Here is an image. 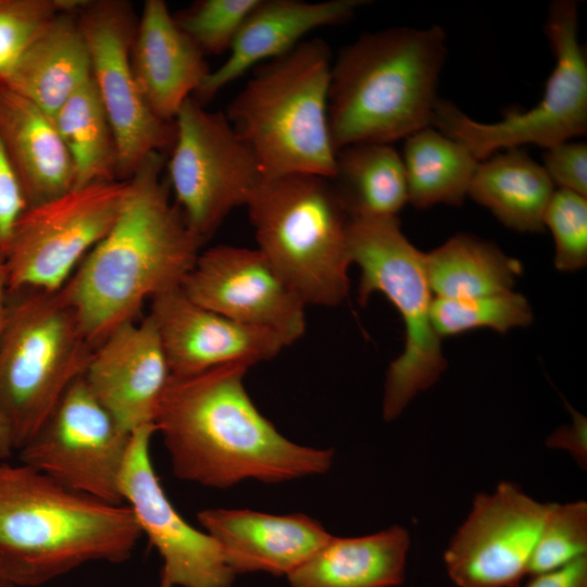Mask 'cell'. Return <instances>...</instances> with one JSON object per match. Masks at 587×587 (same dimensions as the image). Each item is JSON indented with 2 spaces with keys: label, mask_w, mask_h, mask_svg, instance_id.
Returning <instances> with one entry per match:
<instances>
[{
  "label": "cell",
  "mask_w": 587,
  "mask_h": 587,
  "mask_svg": "<svg viewBox=\"0 0 587 587\" xmlns=\"http://www.w3.org/2000/svg\"><path fill=\"white\" fill-rule=\"evenodd\" d=\"M249 367L230 363L171 375L154 425L177 478L227 488L245 479L282 483L330 469L333 450L294 442L261 414L243 384Z\"/></svg>",
  "instance_id": "6da1fadb"
},
{
  "label": "cell",
  "mask_w": 587,
  "mask_h": 587,
  "mask_svg": "<svg viewBox=\"0 0 587 587\" xmlns=\"http://www.w3.org/2000/svg\"><path fill=\"white\" fill-rule=\"evenodd\" d=\"M165 161L162 152L145 159L114 225L59 290L95 348L136 321L145 301L180 287L200 254L203 241L170 198Z\"/></svg>",
  "instance_id": "7a4b0ae2"
},
{
  "label": "cell",
  "mask_w": 587,
  "mask_h": 587,
  "mask_svg": "<svg viewBox=\"0 0 587 587\" xmlns=\"http://www.w3.org/2000/svg\"><path fill=\"white\" fill-rule=\"evenodd\" d=\"M142 534L132 509L0 460V573L35 587L95 561L122 563Z\"/></svg>",
  "instance_id": "3957f363"
},
{
  "label": "cell",
  "mask_w": 587,
  "mask_h": 587,
  "mask_svg": "<svg viewBox=\"0 0 587 587\" xmlns=\"http://www.w3.org/2000/svg\"><path fill=\"white\" fill-rule=\"evenodd\" d=\"M447 57L445 30L392 27L367 33L332 63L328 125L335 150L392 143L432 126Z\"/></svg>",
  "instance_id": "277c9868"
},
{
  "label": "cell",
  "mask_w": 587,
  "mask_h": 587,
  "mask_svg": "<svg viewBox=\"0 0 587 587\" xmlns=\"http://www.w3.org/2000/svg\"><path fill=\"white\" fill-rule=\"evenodd\" d=\"M332 63L323 39H305L254 67L228 105L225 115L264 177L334 176L336 150L327 115Z\"/></svg>",
  "instance_id": "5b68a950"
},
{
  "label": "cell",
  "mask_w": 587,
  "mask_h": 587,
  "mask_svg": "<svg viewBox=\"0 0 587 587\" xmlns=\"http://www.w3.org/2000/svg\"><path fill=\"white\" fill-rule=\"evenodd\" d=\"M246 207L257 249L304 305L346 299L350 215L329 177H263Z\"/></svg>",
  "instance_id": "8992f818"
},
{
  "label": "cell",
  "mask_w": 587,
  "mask_h": 587,
  "mask_svg": "<svg viewBox=\"0 0 587 587\" xmlns=\"http://www.w3.org/2000/svg\"><path fill=\"white\" fill-rule=\"evenodd\" d=\"M58 291L9 292L0 337V415L14 450L40 429L95 352Z\"/></svg>",
  "instance_id": "52a82bcc"
},
{
  "label": "cell",
  "mask_w": 587,
  "mask_h": 587,
  "mask_svg": "<svg viewBox=\"0 0 587 587\" xmlns=\"http://www.w3.org/2000/svg\"><path fill=\"white\" fill-rule=\"evenodd\" d=\"M348 241L351 263L361 270L359 303L364 305L372 294L380 292L404 324V349L389 364L384 385L383 417L390 422L447 367L441 339L430 317L435 297L424 252L403 234L398 216L350 217Z\"/></svg>",
  "instance_id": "ba28073f"
},
{
  "label": "cell",
  "mask_w": 587,
  "mask_h": 587,
  "mask_svg": "<svg viewBox=\"0 0 587 587\" xmlns=\"http://www.w3.org/2000/svg\"><path fill=\"white\" fill-rule=\"evenodd\" d=\"M545 34L555 57L541 100L528 110H511L495 123L478 122L448 100L437 99L432 126L482 161L532 143L551 148L587 133V58L578 40V9L573 0L549 7Z\"/></svg>",
  "instance_id": "9c48e42d"
},
{
  "label": "cell",
  "mask_w": 587,
  "mask_h": 587,
  "mask_svg": "<svg viewBox=\"0 0 587 587\" xmlns=\"http://www.w3.org/2000/svg\"><path fill=\"white\" fill-rule=\"evenodd\" d=\"M168 186L189 228L204 242L263 179L251 150L227 116L188 98L174 118Z\"/></svg>",
  "instance_id": "30bf717a"
},
{
  "label": "cell",
  "mask_w": 587,
  "mask_h": 587,
  "mask_svg": "<svg viewBox=\"0 0 587 587\" xmlns=\"http://www.w3.org/2000/svg\"><path fill=\"white\" fill-rule=\"evenodd\" d=\"M127 190V180L98 183L28 208L5 259L9 292L60 290L112 228Z\"/></svg>",
  "instance_id": "8fae6325"
},
{
  "label": "cell",
  "mask_w": 587,
  "mask_h": 587,
  "mask_svg": "<svg viewBox=\"0 0 587 587\" xmlns=\"http://www.w3.org/2000/svg\"><path fill=\"white\" fill-rule=\"evenodd\" d=\"M86 40L91 77L111 123L118 157V180H128L145 159L164 153L175 140V123L149 108L130 64L137 21L124 0H88L77 13Z\"/></svg>",
  "instance_id": "7c38bea8"
},
{
  "label": "cell",
  "mask_w": 587,
  "mask_h": 587,
  "mask_svg": "<svg viewBox=\"0 0 587 587\" xmlns=\"http://www.w3.org/2000/svg\"><path fill=\"white\" fill-rule=\"evenodd\" d=\"M130 434L98 401L83 375L18 450L20 459L68 489L121 504L118 482Z\"/></svg>",
  "instance_id": "4fadbf2b"
},
{
  "label": "cell",
  "mask_w": 587,
  "mask_h": 587,
  "mask_svg": "<svg viewBox=\"0 0 587 587\" xmlns=\"http://www.w3.org/2000/svg\"><path fill=\"white\" fill-rule=\"evenodd\" d=\"M549 507L510 482L476 495L444 553L450 579L458 587H519Z\"/></svg>",
  "instance_id": "5bb4252c"
},
{
  "label": "cell",
  "mask_w": 587,
  "mask_h": 587,
  "mask_svg": "<svg viewBox=\"0 0 587 587\" xmlns=\"http://www.w3.org/2000/svg\"><path fill=\"white\" fill-rule=\"evenodd\" d=\"M155 433L154 424L132 432L118 488L162 559L160 587H230L236 575L217 542L182 517L160 483L150 455Z\"/></svg>",
  "instance_id": "9a60e30c"
},
{
  "label": "cell",
  "mask_w": 587,
  "mask_h": 587,
  "mask_svg": "<svg viewBox=\"0 0 587 587\" xmlns=\"http://www.w3.org/2000/svg\"><path fill=\"white\" fill-rule=\"evenodd\" d=\"M180 289L210 311L275 333L285 346L305 332V305L258 249L221 245L200 252Z\"/></svg>",
  "instance_id": "2e32d148"
},
{
  "label": "cell",
  "mask_w": 587,
  "mask_h": 587,
  "mask_svg": "<svg viewBox=\"0 0 587 587\" xmlns=\"http://www.w3.org/2000/svg\"><path fill=\"white\" fill-rule=\"evenodd\" d=\"M148 315L172 376L196 375L230 363L252 366L273 359L286 347L268 329L234 322L199 305L180 287L152 298Z\"/></svg>",
  "instance_id": "e0dca14e"
},
{
  "label": "cell",
  "mask_w": 587,
  "mask_h": 587,
  "mask_svg": "<svg viewBox=\"0 0 587 587\" xmlns=\"http://www.w3.org/2000/svg\"><path fill=\"white\" fill-rule=\"evenodd\" d=\"M84 378L124 430L154 424L171 371L151 317L111 333L95 349Z\"/></svg>",
  "instance_id": "ac0fdd59"
},
{
  "label": "cell",
  "mask_w": 587,
  "mask_h": 587,
  "mask_svg": "<svg viewBox=\"0 0 587 587\" xmlns=\"http://www.w3.org/2000/svg\"><path fill=\"white\" fill-rule=\"evenodd\" d=\"M197 519L217 542L235 575L264 572L287 577L333 536L303 513L207 509L198 512Z\"/></svg>",
  "instance_id": "d6986e66"
},
{
  "label": "cell",
  "mask_w": 587,
  "mask_h": 587,
  "mask_svg": "<svg viewBox=\"0 0 587 587\" xmlns=\"http://www.w3.org/2000/svg\"><path fill=\"white\" fill-rule=\"evenodd\" d=\"M364 0H260L234 39L226 60L210 71L193 98L204 104L258 65L278 58L312 30L348 22Z\"/></svg>",
  "instance_id": "ffe728a7"
},
{
  "label": "cell",
  "mask_w": 587,
  "mask_h": 587,
  "mask_svg": "<svg viewBox=\"0 0 587 587\" xmlns=\"http://www.w3.org/2000/svg\"><path fill=\"white\" fill-rule=\"evenodd\" d=\"M130 64L151 111L173 122L210 73L205 55L180 29L163 0H147L130 47Z\"/></svg>",
  "instance_id": "44dd1931"
},
{
  "label": "cell",
  "mask_w": 587,
  "mask_h": 587,
  "mask_svg": "<svg viewBox=\"0 0 587 587\" xmlns=\"http://www.w3.org/2000/svg\"><path fill=\"white\" fill-rule=\"evenodd\" d=\"M0 137L28 208L74 189L73 162L52 118L9 87L0 89Z\"/></svg>",
  "instance_id": "7402d4cb"
},
{
  "label": "cell",
  "mask_w": 587,
  "mask_h": 587,
  "mask_svg": "<svg viewBox=\"0 0 587 587\" xmlns=\"http://www.w3.org/2000/svg\"><path fill=\"white\" fill-rule=\"evenodd\" d=\"M91 63L76 13L59 12L27 45L8 83L51 118L88 79Z\"/></svg>",
  "instance_id": "603a6c76"
},
{
  "label": "cell",
  "mask_w": 587,
  "mask_h": 587,
  "mask_svg": "<svg viewBox=\"0 0 587 587\" xmlns=\"http://www.w3.org/2000/svg\"><path fill=\"white\" fill-rule=\"evenodd\" d=\"M409 532L399 525L334 537L291 572L290 587H396L405 578Z\"/></svg>",
  "instance_id": "cb8c5ba5"
},
{
  "label": "cell",
  "mask_w": 587,
  "mask_h": 587,
  "mask_svg": "<svg viewBox=\"0 0 587 587\" xmlns=\"http://www.w3.org/2000/svg\"><path fill=\"white\" fill-rule=\"evenodd\" d=\"M554 185L541 164L522 148L499 151L478 162L469 195L519 233H541Z\"/></svg>",
  "instance_id": "d4e9b609"
},
{
  "label": "cell",
  "mask_w": 587,
  "mask_h": 587,
  "mask_svg": "<svg viewBox=\"0 0 587 587\" xmlns=\"http://www.w3.org/2000/svg\"><path fill=\"white\" fill-rule=\"evenodd\" d=\"M427 279L435 298L467 299L513 290L522 263L496 243L471 234H457L424 253Z\"/></svg>",
  "instance_id": "484cf974"
},
{
  "label": "cell",
  "mask_w": 587,
  "mask_h": 587,
  "mask_svg": "<svg viewBox=\"0 0 587 587\" xmlns=\"http://www.w3.org/2000/svg\"><path fill=\"white\" fill-rule=\"evenodd\" d=\"M330 179L350 217L397 216L408 202L402 157L390 143H355L337 150Z\"/></svg>",
  "instance_id": "4316f807"
},
{
  "label": "cell",
  "mask_w": 587,
  "mask_h": 587,
  "mask_svg": "<svg viewBox=\"0 0 587 587\" xmlns=\"http://www.w3.org/2000/svg\"><path fill=\"white\" fill-rule=\"evenodd\" d=\"M402 161L408 202L416 209L440 203L462 205L479 162L433 126L405 138Z\"/></svg>",
  "instance_id": "83f0119b"
},
{
  "label": "cell",
  "mask_w": 587,
  "mask_h": 587,
  "mask_svg": "<svg viewBox=\"0 0 587 587\" xmlns=\"http://www.w3.org/2000/svg\"><path fill=\"white\" fill-rule=\"evenodd\" d=\"M52 121L73 162L74 189L118 180L114 133L92 77L59 108Z\"/></svg>",
  "instance_id": "f1b7e54d"
},
{
  "label": "cell",
  "mask_w": 587,
  "mask_h": 587,
  "mask_svg": "<svg viewBox=\"0 0 587 587\" xmlns=\"http://www.w3.org/2000/svg\"><path fill=\"white\" fill-rule=\"evenodd\" d=\"M430 317L441 339L477 328L504 334L526 327L533 322V311L523 295L511 290L467 299L434 298Z\"/></svg>",
  "instance_id": "f546056e"
},
{
  "label": "cell",
  "mask_w": 587,
  "mask_h": 587,
  "mask_svg": "<svg viewBox=\"0 0 587 587\" xmlns=\"http://www.w3.org/2000/svg\"><path fill=\"white\" fill-rule=\"evenodd\" d=\"M587 555V502L550 503L526 576L559 570Z\"/></svg>",
  "instance_id": "4dcf8cb0"
},
{
  "label": "cell",
  "mask_w": 587,
  "mask_h": 587,
  "mask_svg": "<svg viewBox=\"0 0 587 587\" xmlns=\"http://www.w3.org/2000/svg\"><path fill=\"white\" fill-rule=\"evenodd\" d=\"M260 0H200L174 15L180 29L207 54L229 51L241 25Z\"/></svg>",
  "instance_id": "1f68e13d"
},
{
  "label": "cell",
  "mask_w": 587,
  "mask_h": 587,
  "mask_svg": "<svg viewBox=\"0 0 587 587\" xmlns=\"http://www.w3.org/2000/svg\"><path fill=\"white\" fill-rule=\"evenodd\" d=\"M554 241V266L575 272L587 264V197L554 190L544 215Z\"/></svg>",
  "instance_id": "d6a6232c"
},
{
  "label": "cell",
  "mask_w": 587,
  "mask_h": 587,
  "mask_svg": "<svg viewBox=\"0 0 587 587\" xmlns=\"http://www.w3.org/2000/svg\"><path fill=\"white\" fill-rule=\"evenodd\" d=\"M64 12L61 0H0V89L23 51L55 14Z\"/></svg>",
  "instance_id": "836d02e7"
},
{
  "label": "cell",
  "mask_w": 587,
  "mask_h": 587,
  "mask_svg": "<svg viewBox=\"0 0 587 587\" xmlns=\"http://www.w3.org/2000/svg\"><path fill=\"white\" fill-rule=\"evenodd\" d=\"M546 173L558 189H566L587 197V143L565 141L546 149Z\"/></svg>",
  "instance_id": "e575fe53"
},
{
  "label": "cell",
  "mask_w": 587,
  "mask_h": 587,
  "mask_svg": "<svg viewBox=\"0 0 587 587\" xmlns=\"http://www.w3.org/2000/svg\"><path fill=\"white\" fill-rule=\"evenodd\" d=\"M28 203L0 137V257L7 259L15 227Z\"/></svg>",
  "instance_id": "d590c367"
},
{
  "label": "cell",
  "mask_w": 587,
  "mask_h": 587,
  "mask_svg": "<svg viewBox=\"0 0 587 587\" xmlns=\"http://www.w3.org/2000/svg\"><path fill=\"white\" fill-rule=\"evenodd\" d=\"M572 422L554 430L546 440V446L552 449L567 451L577 465L587 467V420L569 405Z\"/></svg>",
  "instance_id": "8d00e7d4"
},
{
  "label": "cell",
  "mask_w": 587,
  "mask_h": 587,
  "mask_svg": "<svg viewBox=\"0 0 587 587\" xmlns=\"http://www.w3.org/2000/svg\"><path fill=\"white\" fill-rule=\"evenodd\" d=\"M528 577L519 587H587V555L559 570Z\"/></svg>",
  "instance_id": "74e56055"
},
{
  "label": "cell",
  "mask_w": 587,
  "mask_h": 587,
  "mask_svg": "<svg viewBox=\"0 0 587 587\" xmlns=\"http://www.w3.org/2000/svg\"><path fill=\"white\" fill-rule=\"evenodd\" d=\"M9 299V271L5 260L0 257V337L5 324Z\"/></svg>",
  "instance_id": "f35d334b"
},
{
  "label": "cell",
  "mask_w": 587,
  "mask_h": 587,
  "mask_svg": "<svg viewBox=\"0 0 587 587\" xmlns=\"http://www.w3.org/2000/svg\"><path fill=\"white\" fill-rule=\"evenodd\" d=\"M14 452L9 427L0 415V460L4 461Z\"/></svg>",
  "instance_id": "ab89813d"
},
{
  "label": "cell",
  "mask_w": 587,
  "mask_h": 587,
  "mask_svg": "<svg viewBox=\"0 0 587 587\" xmlns=\"http://www.w3.org/2000/svg\"><path fill=\"white\" fill-rule=\"evenodd\" d=\"M0 587H17L0 573Z\"/></svg>",
  "instance_id": "60d3db41"
}]
</instances>
